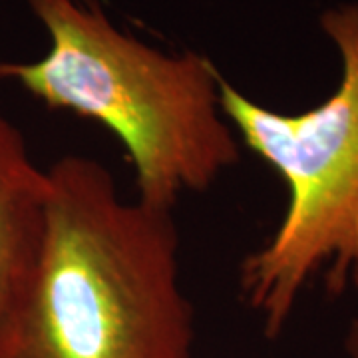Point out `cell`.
<instances>
[{
    "mask_svg": "<svg viewBox=\"0 0 358 358\" xmlns=\"http://www.w3.org/2000/svg\"><path fill=\"white\" fill-rule=\"evenodd\" d=\"M38 259L0 322V358H192L171 209L124 199L98 159L48 169Z\"/></svg>",
    "mask_w": 358,
    "mask_h": 358,
    "instance_id": "6da1fadb",
    "label": "cell"
},
{
    "mask_svg": "<svg viewBox=\"0 0 358 358\" xmlns=\"http://www.w3.org/2000/svg\"><path fill=\"white\" fill-rule=\"evenodd\" d=\"M50 46L32 62H0L50 110L94 120L126 148L143 203L171 209L207 192L241 159L223 114L215 64L197 52L167 54L120 30L94 0H28Z\"/></svg>",
    "mask_w": 358,
    "mask_h": 358,
    "instance_id": "7a4b0ae2",
    "label": "cell"
},
{
    "mask_svg": "<svg viewBox=\"0 0 358 358\" xmlns=\"http://www.w3.org/2000/svg\"><path fill=\"white\" fill-rule=\"evenodd\" d=\"M341 58L333 94L301 114L253 102L219 80L223 114L247 145L289 189L277 231L245 257L239 289L267 338L281 336L315 277L327 293L358 294V2H341L319 18Z\"/></svg>",
    "mask_w": 358,
    "mask_h": 358,
    "instance_id": "3957f363",
    "label": "cell"
},
{
    "mask_svg": "<svg viewBox=\"0 0 358 358\" xmlns=\"http://www.w3.org/2000/svg\"><path fill=\"white\" fill-rule=\"evenodd\" d=\"M50 195L48 171L0 108V322L24 293L38 259Z\"/></svg>",
    "mask_w": 358,
    "mask_h": 358,
    "instance_id": "277c9868",
    "label": "cell"
},
{
    "mask_svg": "<svg viewBox=\"0 0 358 358\" xmlns=\"http://www.w3.org/2000/svg\"><path fill=\"white\" fill-rule=\"evenodd\" d=\"M346 358H358V319L350 320L345 334Z\"/></svg>",
    "mask_w": 358,
    "mask_h": 358,
    "instance_id": "5b68a950",
    "label": "cell"
}]
</instances>
